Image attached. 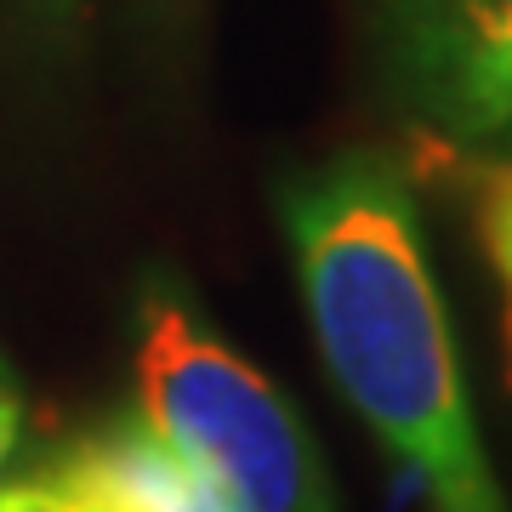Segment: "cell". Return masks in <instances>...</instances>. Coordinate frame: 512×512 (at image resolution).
I'll list each match as a JSON object with an SVG mask.
<instances>
[{
  "label": "cell",
  "instance_id": "6da1fadb",
  "mask_svg": "<svg viewBox=\"0 0 512 512\" xmlns=\"http://www.w3.org/2000/svg\"><path fill=\"white\" fill-rule=\"evenodd\" d=\"M296 285L330 382L433 512H512L495 484L416 194L382 148H348L279 188Z\"/></svg>",
  "mask_w": 512,
  "mask_h": 512
},
{
  "label": "cell",
  "instance_id": "7a4b0ae2",
  "mask_svg": "<svg viewBox=\"0 0 512 512\" xmlns=\"http://www.w3.org/2000/svg\"><path fill=\"white\" fill-rule=\"evenodd\" d=\"M131 370L137 410L228 512H336L325 461L291 399L222 342L183 285H143Z\"/></svg>",
  "mask_w": 512,
  "mask_h": 512
},
{
  "label": "cell",
  "instance_id": "3957f363",
  "mask_svg": "<svg viewBox=\"0 0 512 512\" xmlns=\"http://www.w3.org/2000/svg\"><path fill=\"white\" fill-rule=\"evenodd\" d=\"M393 86L444 143L512 126V0H376Z\"/></svg>",
  "mask_w": 512,
  "mask_h": 512
},
{
  "label": "cell",
  "instance_id": "277c9868",
  "mask_svg": "<svg viewBox=\"0 0 512 512\" xmlns=\"http://www.w3.org/2000/svg\"><path fill=\"white\" fill-rule=\"evenodd\" d=\"M0 512H228L177 444L131 404L0 484Z\"/></svg>",
  "mask_w": 512,
  "mask_h": 512
},
{
  "label": "cell",
  "instance_id": "5b68a950",
  "mask_svg": "<svg viewBox=\"0 0 512 512\" xmlns=\"http://www.w3.org/2000/svg\"><path fill=\"white\" fill-rule=\"evenodd\" d=\"M473 222L484 262L501 291V330H507V359H512V160H490L473 171Z\"/></svg>",
  "mask_w": 512,
  "mask_h": 512
},
{
  "label": "cell",
  "instance_id": "8992f818",
  "mask_svg": "<svg viewBox=\"0 0 512 512\" xmlns=\"http://www.w3.org/2000/svg\"><path fill=\"white\" fill-rule=\"evenodd\" d=\"M18 433H23V404H18L12 376L0 370V467L12 461V450H18Z\"/></svg>",
  "mask_w": 512,
  "mask_h": 512
},
{
  "label": "cell",
  "instance_id": "52a82bcc",
  "mask_svg": "<svg viewBox=\"0 0 512 512\" xmlns=\"http://www.w3.org/2000/svg\"><path fill=\"white\" fill-rule=\"evenodd\" d=\"M46 6H52V12H69V6H74V0H46Z\"/></svg>",
  "mask_w": 512,
  "mask_h": 512
}]
</instances>
